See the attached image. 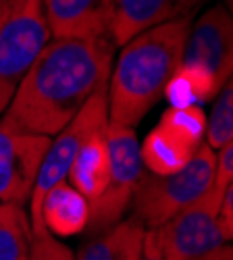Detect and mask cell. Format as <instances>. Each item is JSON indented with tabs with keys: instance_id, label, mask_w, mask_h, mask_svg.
Here are the masks:
<instances>
[{
	"instance_id": "cell-22",
	"label": "cell",
	"mask_w": 233,
	"mask_h": 260,
	"mask_svg": "<svg viewBox=\"0 0 233 260\" xmlns=\"http://www.w3.org/2000/svg\"><path fill=\"white\" fill-rule=\"evenodd\" d=\"M196 260H233V246L225 244V246H221L219 250L210 252V254H206V256H200V258H196Z\"/></svg>"
},
{
	"instance_id": "cell-18",
	"label": "cell",
	"mask_w": 233,
	"mask_h": 260,
	"mask_svg": "<svg viewBox=\"0 0 233 260\" xmlns=\"http://www.w3.org/2000/svg\"><path fill=\"white\" fill-rule=\"evenodd\" d=\"M27 258L29 260H77L75 252L48 231L31 233Z\"/></svg>"
},
{
	"instance_id": "cell-9",
	"label": "cell",
	"mask_w": 233,
	"mask_h": 260,
	"mask_svg": "<svg viewBox=\"0 0 233 260\" xmlns=\"http://www.w3.org/2000/svg\"><path fill=\"white\" fill-rule=\"evenodd\" d=\"M107 138L111 150V181L100 200L90 206V227L98 231H104L119 223L125 208L131 204L134 189L144 173L140 142L131 127L109 123Z\"/></svg>"
},
{
	"instance_id": "cell-15",
	"label": "cell",
	"mask_w": 233,
	"mask_h": 260,
	"mask_svg": "<svg viewBox=\"0 0 233 260\" xmlns=\"http://www.w3.org/2000/svg\"><path fill=\"white\" fill-rule=\"evenodd\" d=\"M146 225L131 214L113 227L98 231L75 254L77 260H140L146 240Z\"/></svg>"
},
{
	"instance_id": "cell-12",
	"label": "cell",
	"mask_w": 233,
	"mask_h": 260,
	"mask_svg": "<svg viewBox=\"0 0 233 260\" xmlns=\"http://www.w3.org/2000/svg\"><path fill=\"white\" fill-rule=\"evenodd\" d=\"M202 0H113V19L109 38L117 46H125L136 36L169 21L187 17Z\"/></svg>"
},
{
	"instance_id": "cell-24",
	"label": "cell",
	"mask_w": 233,
	"mask_h": 260,
	"mask_svg": "<svg viewBox=\"0 0 233 260\" xmlns=\"http://www.w3.org/2000/svg\"><path fill=\"white\" fill-rule=\"evenodd\" d=\"M225 7H227V11H229V15L233 17V0H225Z\"/></svg>"
},
{
	"instance_id": "cell-10",
	"label": "cell",
	"mask_w": 233,
	"mask_h": 260,
	"mask_svg": "<svg viewBox=\"0 0 233 260\" xmlns=\"http://www.w3.org/2000/svg\"><path fill=\"white\" fill-rule=\"evenodd\" d=\"M50 140L0 119V204L23 206L31 198Z\"/></svg>"
},
{
	"instance_id": "cell-25",
	"label": "cell",
	"mask_w": 233,
	"mask_h": 260,
	"mask_svg": "<svg viewBox=\"0 0 233 260\" xmlns=\"http://www.w3.org/2000/svg\"><path fill=\"white\" fill-rule=\"evenodd\" d=\"M21 260H29V258H27V256H25V258H21Z\"/></svg>"
},
{
	"instance_id": "cell-23",
	"label": "cell",
	"mask_w": 233,
	"mask_h": 260,
	"mask_svg": "<svg viewBox=\"0 0 233 260\" xmlns=\"http://www.w3.org/2000/svg\"><path fill=\"white\" fill-rule=\"evenodd\" d=\"M15 3H17V0H0V29L5 27V23H7V19H9Z\"/></svg>"
},
{
	"instance_id": "cell-17",
	"label": "cell",
	"mask_w": 233,
	"mask_h": 260,
	"mask_svg": "<svg viewBox=\"0 0 233 260\" xmlns=\"http://www.w3.org/2000/svg\"><path fill=\"white\" fill-rule=\"evenodd\" d=\"M233 140V77L217 94L215 106L206 119V144L217 152Z\"/></svg>"
},
{
	"instance_id": "cell-20",
	"label": "cell",
	"mask_w": 233,
	"mask_h": 260,
	"mask_svg": "<svg viewBox=\"0 0 233 260\" xmlns=\"http://www.w3.org/2000/svg\"><path fill=\"white\" fill-rule=\"evenodd\" d=\"M219 225L225 235L227 244L233 242V181L227 183L223 198H221V208H219Z\"/></svg>"
},
{
	"instance_id": "cell-6",
	"label": "cell",
	"mask_w": 233,
	"mask_h": 260,
	"mask_svg": "<svg viewBox=\"0 0 233 260\" xmlns=\"http://www.w3.org/2000/svg\"><path fill=\"white\" fill-rule=\"evenodd\" d=\"M48 42L50 29L42 0H17L0 29V117Z\"/></svg>"
},
{
	"instance_id": "cell-5",
	"label": "cell",
	"mask_w": 233,
	"mask_h": 260,
	"mask_svg": "<svg viewBox=\"0 0 233 260\" xmlns=\"http://www.w3.org/2000/svg\"><path fill=\"white\" fill-rule=\"evenodd\" d=\"M107 88H109V83L102 85L100 90H96L92 94V98L86 102V106L77 113V117L50 140L46 156L42 160V167L38 173L36 187H34L31 198H29L31 233H44L46 231V229H42V221H40V208L46 198V193L54 185H58L60 181H67L69 169H71V165L79 152V148L88 142L90 136H94L96 132H100V129H104L109 125Z\"/></svg>"
},
{
	"instance_id": "cell-8",
	"label": "cell",
	"mask_w": 233,
	"mask_h": 260,
	"mask_svg": "<svg viewBox=\"0 0 233 260\" xmlns=\"http://www.w3.org/2000/svg\"><path fill=\"white\" fill-rule=\"evenodd\" d=\"M204 142L206 117L202 108L196 104L171 106L140 144L142 162L154 175H169L192 160Z\"/></svg>"
},
{
	"instance_id": "cell-4",
	"label": "cell",
	"mask_w": 233,
	"mask_h": 260,
	"mask_svg": "<svg viewBox=\"0 0 233 260\" xmlns=\"http://www.w3.org/2000/svg\"><path fill=\"white\" fill-rule=\"evenodd\" d=\"M217 152L206 142L185 167L169 175L144 171L134 189V214L146 229H160L177 212L194 204L215 185Z\"/></svg>"
},
{
	"instance_id": "cell-7",
	"label": "cell",
	"mask_w": 233,
	"mask_h": 260,
	"mask_svg": "<svg viewBox=\"0 0 233 260\" xmlns=\"http://www.w3.org/2000/svg\"><path fill=\"white\" fill-rule=\"evenodd\" d=\"M223 187L217 183L156 229L164 260H196L227 244L219 225Z\"/></svg>"
},
{
	"instance_id": "cell-19",
	"label": "cell",
	"mask_w": 233,
	"mask_h": 260,
	"mask_svg": "<svg viewBox=\"0 0 233 260\" xmlns=\"http://www.w3.org/2000/svg\"><path fill=\"white\" fill-rule=\"evenodd\" d=\"M231 181H233V140L217 150V177H215V183L223 189Z\"/></svg>"
},
{
	"instance_id": "cell-1",
	"label": "cell",
	"mask_w": 233,
	"mask_h": 260,
	"mask_svg": "<svg viewBox=\"0 0 233 260\" xmlns=\"http://www.w3.org/2000/svg\"><path fill=\"white\" fill-rule=\"evenodd\" d=\"M115 44L109 36L90 40L50 38L0 117L9 125L54 138L96 90L109 83Z\"/></svg>"
},
{
	"instance_id": "cell-2",
	"label": "cell",
	"mask_w": 233,
	"mask_h": 260,
	"mask_svg": "<svg viewBox=\"0 0 233 260\" xmlns=\"http://www.w3.org/2000/svg\"><path fill=\"white\" fill-rule=\"evenodd\" d=\"M192 19L181 17L152 27L121 48L109 77V123L136 127L164 96L179 69Z\"/></svg>"
},
{
	"instance_id": "cell-11",
	"label": "cell",
	"mask_w": 233,
	"mask_h": 260,
	"mask_svg": "<svg viewBox=\"0 0 233 260\" xmlns=\"http://www.w3.org/2000/svg\"><path fill=\"white\" fill-rule=\"evenodd\" d=\"M50 38L90 40L109 36L113 0H42Z\"/></svg>"
},
{
	"instance_id": "cell-14",
	"label": "cell",
	"mask_w": 233,
	"mask_h": 260,
	"mask_svg": "<svg viewBox=\"0 0 233 260\" xmlns=\"http://www.w3.org/2000/svg\"><path fill=\"white\" fill-rule=\"evenodd\" d=\"M92 208L90 202L69 183L60 181L54 185L40 208L42 229H46L54 237H71L90 227Z\"/></svg>"
},
{
	"instance_id": "cell-16",
	"label": "cell",
	"mask_w": 233,
	"mask_h": 260,
	"mask_svg": "<svg viewBox=\"0 0 233 260\" xmlns=\"http://www.w3.org/2000/svg\"><path fill=\"white\" fill-rule=\"evenodd\" d=\"M29 240L31 225L23 206L0 204V260L25 258Z\"/></svg>"
},
{
	"instance_id": "cell-13",
	"label": "cell",
	"mask_w": 233,
	"mask_h": 260,
	"mask_svg": "<svg viewBox=\"0 0 233 260\" xmlns=\"http://www.w3.org/2000/svg\"><path fill=\"white\" fill-rule=\"evenodd\" d=\"M107 127L90 136L88 142L79 148L67 175V181L90 202V206L100 200L111 181V150Z\"/></svg>"
},
{
	"instance_id": "cell-3",
	"label": "cell",
	"mask_w": 233,
	"mask_h": 260,
	"mask_svg": "<svg viewBox=\"0 0 233 260\" xmlns=\"http://www.w3.org/2000/svg\"><path fill=\"white\" fill-rule=\"evenodd\" d=\"M233 77V17L225 7L208 9L189 27L183 58L167 85L173 106L206 102Z\"/></svg>"
},
{
	"instance_id": "cell-21",
	"label": "cell",
	"mask_w": 233,
	"mask_h": 260,
	"mask_svg": "<svg viewBox=\"0 0 233 260\" xmlns=\"http://www.w3.org/2000/svg\"><path fill=\"white\" fill-rule=\"evenodd\" d=\"M140 260H164V258H162L160 244H158L156 229H148V231H146L144 250H142V258H140Z\"/></svg>"
}]
</instances>
